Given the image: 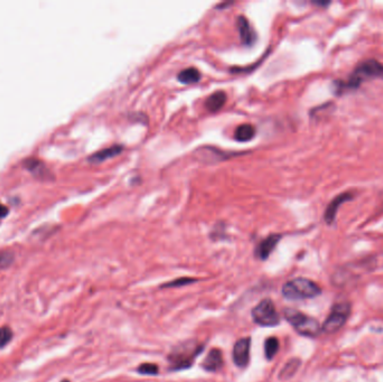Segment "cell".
I'll return each instance as SVG.
<instances>
[{
	"mask_svg": "<svg viewBox=\"0 0 383 382\" xmlns=\"http://www.w3.org/2000/svg\"><path fill=\"white\" fill-rule=\"evenodd\" d=\"M203 350H204V346L195 341H187L179 344L173 348V351L168 355L169 370L181 371L190 369Z\"/></svg>",
	"mask_w": 383,
	"mask_h": 382,
	"instance_id": "1",
	"label": "cell"
},
{
	"mask_svg": "<svg viewBox=\"0 0 383 382\" xmlns=\"http://www.w3.org/2000/svg\"><path fill=\"white\" fill-rule=\"evenodd\" d=\"M321 294V288L313 280L307 278H296L286 282L282 287V295L290 300L315 298Z\"/></svg>",
	"mask_w": 383,
	"mask_h": 382,
	"instance_id": "2",
	"label": "cell"
},
{
	"mask_svg": "<svg viewBox=\"0 0 383 382\" xmlns=\"http://www.w3.org/2000/svg\"><path fill=\"white\" fill-rule=\"evenodd\" d=\"M373 78L383 79V64L376 60L364 61L354 70L348 82L338 83L337 90L339 89L340 90H343V89H356L361 86L364 80Z\"/></svg>",
	"mask_w": 383,
	"mask_h": 382,
	"instance_id": "3",
	"label": "cell"
},
{
	"mask_svg": "<svg viewBox=\"0 0 383 382\" xmlns=\"http://www.w3.org/2000/svg\"><path fill=\"white\" fill-rule=\"evenodd\" d=\"M283 315H285L287 322L295 328L297 333H299L302 336L316 337L321 332V326L318 320L309 317V316L302 314L301 312H298L296 309L286 308Z\"/></svg>",
	"mask_w": 383,
	"mask_h": 382,
	"instance_id": "4",
	"label": "cell"
},
{
	"mask_svg": "<svg viewBox=\"0 0 383 382\" xmlns=\"http://www.w3.org/2000/svg\"><path fill=\"white\" fill-rule=\"evenodd\" d=\"M252 318L255 324L262 327H273L280 323V315L277 312L273 301L266 298L252 309Z\"/></svg>",
	"mask_w": 383,
	"mask_h": 382,
	"instance_id": "5",
	"label": "cell"
},
{
	"mask_svg": "<svg viewBox=\"0 0 383 382\" xmlns=\"http://www.w3.org/2000/svg\"><path fill=\"white\" fill-rule=\"evenodd\" d=\"M351 313V306L348 303H338L333 307L327 319L325 320L321 332L332 334L342 328Z\"/></svg>",
	"mask_w": 383,
	"mask_h": 382,
	"instance_id": "6",
	"label": "cell"
},
{
	"mask_svg": "<svg viewBox=\"0 0 383 382\" xmlns=\"http://www.w3.org/2000/svg\"><path fill=\"white\" fill-rule=\"evenodd\" d=\"M250 348H251V338L243 337L240 338L238 342L234 344L233 347V361L234 364L244 369L247 367L250 362Z\"/></svg>",
	"mask_w": 383,
	"mask_h": 382,
	"instance_id": "7",
	"label": "cell"
},
{
	"mask_svg": "<svg viewBox=\"0 0 383 382\" xmlns=\"http://www.w3.org/2000/svg\"><path fill=\"white\" fill-rule=\"evenodd\" d=\"M354 199V194L351 192H345V193H342V194L337 195L335 199L329 203L327 209H326L325 211V221L327 224H332L335 219H336V215H337V211L340 207V205L343 204V203L345 202H348Z\"/></svg>",
	"mask_w": 383,
	"mask_h": 382,
	"instance_id": "8",
	"label": "cell"
},
{
	"mask_svg": "<svg viewBox=\"0 0 383 382\" xmlns=\"http://www.w3.org/2000/svg\"><path fill=\"white\" fill-rule=\"evenodd\" d=\"M281 235L280 234H271L268 238L262 240L259 243V246L255 249V256H257L260 260H266L269 258L271 252L275 250L278 242L280 241Z\"/></svg>",
	"mask_w": 383,
	"mask_h": 382,
	"instance_id": "9",
	"label": "cell"
},
{
	"mask_svg": "<svg viewBox=\"0 0 383 382\" xmlns=\"http://www.w3.org/2000/svg\"><path fill=\"white\" fill-rule=\"evenodd\" d=\"M223 364L224 361L221 350H219V348H213V350L210 351L209 354L206 355L204 361H203L202 367L203 370L207 372H217L223 367Z\"/></svg>",
	"mask_w": 383,
	"mask_h": 382,
	"instance_id": "10",
	"label": "cell"
},
{
	"mask_svg": "<svg viewBox=\"0 0 383 382\" xmlns=\"http://www.w3.org/2000/svg\"><path fill=\"white\" fill-rule=\"evenodd\" d=\"M238 28L240 32L241 41L244 45H252L255 41V33L251 26V24L248 21L247 17L240 16L238 18Z\"/></svg>",
	"mask_w": 383,
	"mask_h": 382,
	"instance_id": "11",
	"label": "cell"
},
{
	"mask_svg": "<svg viewBox=\"0 0 383 382\" xmlns=\"http://www.w3.org/2000/svg\"><path fill=\"white\" fill-rule=\"evenodd\" d=\"M122 149H124V148H122V146L113 145V146H111V147L101 149V150H99V152L94 153L88 159H89V162H91V163L105 162L106 159L113 158V157L118 156V155L121 154Z\"/></svg>",
	"mask_w": 383,
	"mask_h": 382,
	"instance_id": "12",
	"label": "cell"
},
{
	"mask_svg": "<svg viewBox=\"0 0 383 382\" xmlns=\"http://www.w3.org/2000/svg\"><path fill=\"white\" fill-rule=\"evenodd\" d=\"M226 102V94L223 91H217L206 99L205 107L212 112L219 111Z\"/></svg>",
	"mask_w": 383,
	"mask_h": 382,
	"instance_id": "13",
	"label": "cell"
},
{
	"mask_svg": "<svg viewBox=\"0 0 383 382\" xmlns=\"http://www.w3.org/2000/svg\"><path fill=\"white\" fill-rule=\"evenodd\" d=\"M255 135V128L250 124H245V125H241L235 130L234 137L238 141H249L251 140Z\"/></svg>",
	"mask_w": 383,
	"mask_h": 382,
	"instance_id": "14",
	"label": "cell"
},
{
	"mask_svg": "<svg viewBox=\"0 0 383 382\" xmlns=\"http://www.w3.org/2000/svg\"><path fill=\"white\" fill-rule=\"evenodd\" d=\"M177 78L183 83H194L200 81L201 73L196 68H187L181 71Z\"/></svg>",
	"mask_w": 383,
	"mask_h": 382,
	"instance_id": "15",
	"label": "cell"
},
{
	"mask_svg": "<svg viewBox=\"0 0 383 382\" xmlns=\"http://www.w3.org/2000/svg\"><path fill=\"white\" fill-rule=\"evenodd\" d=\"M300 366V360L298 359H292L290 361H288L286 363V365L283 366V369L280 371V374H279V378L281 380H288L292 378L296 374V372L298 371Z\"/></svg>",
	"mask_w": 383,
	"mask_h": 382,
	"instance_id": "16",
	"label": "cell"
},
{
	"mask_svg": "<svg viewBox=\"0 0 383 382\" xmlns=\"http://www.w3.org/2000/svg\"><path fill=\"white\" fill-rule=\"evenodd\" d=\"M279 350V341L277 337H269L264 342V355L267 360H272Z\"/></svg>",
	"mask_w": 383,
	"mask_h": 382,
	"instance_id": "17",
	"label": "cell"
},
{
	"mask_svg": "<svg viewBox=\"0 0 383 382\" xmlns=\"http://www.w3.org/2000/svg\"><path fill=\"white\" fill-rule=\"evenodd\" d=\"M24 164H25V166L30 169L31 172L35 173L36 175H39V174H42V175L45 176V165L42 163V160L37 159V158H27L25 159V162H24Z\"/></svg>",
	"mask_w": 383,
	"mask_h": 382,
	"instance_id": "18",
	"label": "cell"
},
{
	"mask_svg": "<svg viewBox=\"0 0 383 382\" xmlns=\"http://www.w3.org/2000/svg\"><path fill=\"white\" fill-rule=\"evenodd\" d=\"M158 371V365L153 364V363H144V364L137 367V372L143 375H157Z\"/></svg>",
	"mask_w": 383,
	"mask_h": 382,
	"instance_id": "19",
	"label": "cell"
},
{
	"mask_svg": "<svg viewBox=\"0 0 383 382\" xmlns=\"http://www.w3.org/2000/svg\"><path fill=\"white\" fill-rule=\"evenodd\" d=\"M195 281H197V280L194 279V278L184 277V278H178V279H176V280L170 281V282H168V284L163 285L162 287H163V288H170V287H182V286L191 285V284H193V282H195Z\"/></svg>",
	"mask_w": 383,
	"mask_h": 382,
	"instance_id": "20",
	"label": "cell"
},
{
	"mask_svg": "<svg viewBox=\"0 0 383 382\" xmlns=\"http://www.w3.org/2000/svg\"><path fill=\"white\" fill-rule=\"evenodd\" d=\"M13 338V332L12 329L4 326L0 328V348H3L7 345V344L12 341Z\"/></svg>",
	"mask_w": 383,
	"mask_h": 382,
	"instance_id": "21",
	"label": "cell"
},
{
	"mask_svg": "<svg viewBox=\"0 0 383 382\" xmlns=\"http://www.w3.org/2000/svg\"><path fill=\"white\" fill-rule=\"evenodd\" d=\"M14 261V253L11 251L0 252V270L9 267Z\"/></svg>",
	"mask_w": 383,
	"mask_h": 382,
	"instance_id": "22",
	"label": "cell"
},
{
	"mask_svg": "<svg viewBox=\"0 0 383 382\" xmlns=\"http://www.w3.org/2000/svg\"><path fill=\"white\" fill-rule=\"evenodd\" d=\"M7 212H8L7 207L3 204H0V218H2V216H5V214H6Z\"/></svg>",
	"mask_w": 383,
	"mask_h": 382,
	"instance_id": "23",
	"label": "cell"
},
{
	"mask_svg": "<svg viewBox=\"0 0 383 382\" xmlns=\"http://www.w3.org/2000/svg\"><path fill=\"white\" fill-rule=\"evenodd\" d=\"M62 382H70V381H69V380H63Z\"/></svg>",
	"mask_w": 383,
	"mask_h": 382,
	"instance_id": "24",
	"label": "cell"
}]
</instances>
